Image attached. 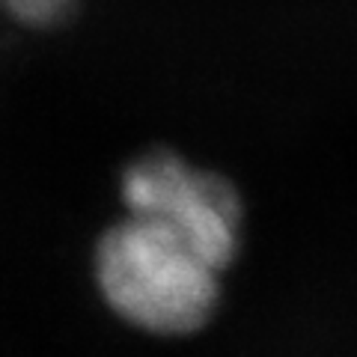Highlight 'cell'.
<instances>
[{
  "label": "cell",
  "mask_w": 357,
  "mask_h": 357,
  "mask_svg": "<svg viewBox=\"0 0 357 357\" xmlns=\"http://www.w3.org/2000/svg\"><path fill=\"white\" fill-rule=\"evenodd\" d=\"M96 274L110 307L134 328L191 333L218 304V268L158 220L128 215L98 244Z\"/></svg>",
  "instance_id": "6da1fadb"
},
{
  "label": "cell",
  "mask_w": 357,
  "mask_h": 357,
  "mask_svg": "<svg viewBox=\"0 0 357 357\" xmlns=\"http://www.w3.org/2000/svg\"><path fill=\"white\" fill-rule=\"evenodd\" d=\"M128 215L158 220L220 271L236 256L241 206L236 191L199 167L170 152H152L122 176Z\"/></svg>",
  "instance_id": "7a4b0ae2"
},
{
  "label": "cell",
  "mask_w": 357,
  "mask_h": 357,
  "mask_svg": "<svg viewBox=\"0 0 357 357\" xmlns=\"http://www.w3.org/2000/svg\"><path fill=\"white\" fill-rule=\"evenodd\" d=\"M3 3L24 24H54L69 13L75 0H3Z\"/></svg>",
  "instance_id": "3957f363"
}]
</instances>
